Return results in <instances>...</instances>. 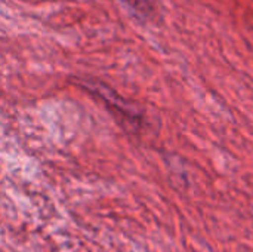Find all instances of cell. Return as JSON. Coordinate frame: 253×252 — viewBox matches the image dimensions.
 Instances as JSON below:
<instances>
[{
	"label": "cell",
	"mask_w": 253,
	"mask_h": 252,
	"mask_svg": "<svg viewBox=\"0 0 253 252\" xmlns=\"http://www.w3.org/2000/svg\"><path fill=\"white\" fill-rule=\"evenodd\" d=\"M129 9H132L139 16H148L151 12V4L148 0H120Z\"/></svg>",
	"instance_id": "1"
}]
</instances>
